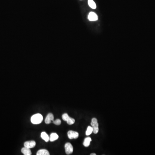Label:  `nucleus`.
<instances>
[{"mask_svg":"<svg viewBox=\"0 0 155 155\" xmlns=\"http://www.w3.org/2000/svg\"><path fill=\"white\" fill-rule=\"evenodd\" d=\"M54 115L52 113H49L45 118V123L46 124H50L51 123V121H54Z\"/></svg>","mask_w":155,"mask_h":155,"instance_id":"obj_8","label":"nucleus"},{"mask_svg":"<svg viewBox=\"0 0 155 155\" xmlns=\"http://www.w3.org/2000/svg\"><path fill=\"white\" fill-rule=\"evenodd\" d=\"M88 19L90 21H95L98 20V15L95 12H91L89 14Z\"/></svg>","mask_w":155,"mask_h":155,"instance_id":"obj_6","label":"nucleus"},{"mask_svg":"<svg viewBox=\"0 0 155 155\" xmlns=\"http://www.w3.org/2000/svg\"><path fill=\"white\" fill-rule=\"evenodd\" d=\"M92 141V139L90 137H87L85 138L83 142V145L85 147H88L90 146V143Z\"/></svg>","mask_w":155,"mask_h":155,"instance_id":"obj_12","label":"nucleus"},{"mask_svg":"<svg viewBox=\"0 0 155 155\" xmlns=\"http://www.w3.org/2000/svg\"><path fill=\"white\" fill-rule=\"evenodd\" d=\"M40 136L46 142H48L50 140L49 136L45 132H42L40 134Z\"/></svg>","mask_w":155,"mask_h":155,"instance_id":"obj_10","label":"nucleus"},{"mask_svg":"<svg viewBox=\"0 0 155 155\" xmlns=\"http://www.w3.org/2000/svg\"><path fill=\"white\" fill-rule=\"evenodd\" d=\"M88 4L89 6L92 9H95L96 8V4L93 0H88Z\"/></svg>","mask_w":155,"mask_h":155,"instance_id":"obj_14","label":"nucleus"},{"mask_svg":"<svg viewBox=\"0 0 155 155\" xmlns=\"http://www.w3.org/2000/svg\"><path fill=\"white\" fill-rule=\"evenodd\" d=\"M21 152L22 153L25 155H32V152L30 148L27 147H24L22 148L21 150Z\"/></svg>","mask_w":155,"mask_h":155,"instance_id":"obj_9","label":"nucleus"},{"mask_svg":"<svg viewBox=\"0 0 155 155\" xmlns=\"http://www.w3.org/2000/svg\"><path fill=\"white\" fill-rule=\"evenodd\" d=\"M91 125L92 127L93 128V133L94 134L98 133L99 132V124L96 118H94L92 119Z\"/></svg>","mask_w":155,"mask_h":155,"instance_id":"obj_2","label":"nucleus"},{"mask_svg":"<svg viewBox=\"0 0 155 155\" xmlns=\"http://www.w3.org/2000/svg\"><path fill=\"white\" fill-rule=\"evenodd\" d=\"M53 122L56 126H59L61 123V121L60 120H59V119H57L55 121H53Z\"/></svg>","mask_w":155,"mask_h":155,"instance_id":"obj_16","label":"nucleus"},{"mask_svg":"<svg viewBox=\"0 0 155 155\" xmlns=\"http://www.w3.org/2000/svg\"><path fill=\"white\" fill-rule=\"evenodd\" d=\"M66 153L67 155H70L73 152V146L70 143H67L65 145Z\"/></svg>","mask_w":155,"mask_h":155,"instance_id":"obj_4","label":"nucleus"},{"mask_svg":"<svg viewBox=\"0 0 155 155\" xmlns=\"http://www.w3.org/2000/svg\"><path fill=\"white\" fill-rule=\"evenodd\" d=\"M36 154L37 155H49L50 154L48 150L45 149H42L39 150Z\"/></svg>","mask_w":155,"mask_h":155,"instance_id":"obj_11","label":"nucleus"},{"mask_svg":"<svg viewBox=\"0 0 155 155\" xmlns=\"http://www.w3.org/2000/svg\"><path fill=\"white\" fill-rule=\"evenodd\" d=\"M93 132V128L89 126H88V127L87 128V130L86 132V135L87 136H89Z\"/></svg>","mask_w":155,"mask_h":155,"instance_id":"obj_15","label":"nucleus"},{"mask_svg":"<svg viewBox=\"0 0 155 155\" xmlns=\"http://www.w3.org/2000/svg\"><path fill=\"white\" fill-rule=\"evenodd\" d=\"M90 155H96V154H94V153H92V154H90Z\"/></svg>","mask_w":155,"mask_h":155,"instance_id":"obj_17","label":"nucleus"},{"mask_svg":"<svg viewBox=\"0 0 155 155\" xmlns=\"http://www.w3.org/2000/svg\"><path fill=\"white\" fill-rule=\"evenodd\" d=\"M43 116L39 113L33 115L31 118V122L32 124H40L43 121Z\"/></svg>","mask_w":155,"mask_h":155,"instance_id":"obj_1","label":"nucleus"},{"mask_svg":"<svg viewBox=\"0 0 155 155\" xmlns=\"http://www.w3.org/2000/svg\"><path fill=\"white\" fill-rule=\"evenodd\" d=\"M62 118L64 121H66L69 125H72L75 122V120L73 118L70 117L67 113H64L62 115Z\"/></svg>","mask_w":155,"mask_h":155,"instance_id":"obj_3","label":"nucleus"},{"mask_svg":"<svg viewBox=\"0 0 155 155\" xmlns=\"http://www.w3.org/2000/svg\"><path fill=\"white\" fill-rule=\"evenodd\" d=\"M79 136V134L77 132L73 130H70L68 132V136L70 139H77Z\"/></svg>","mask_w":155,"mask_h":155,"instance_id":"obj_5","label":"nucleus"},{"mask_svg":"<svg viewBox=\"0 0 155 155\" xmlns=\"http://www.w3.org/2000/svg\"><path fill=\"white\" fill-rule=\"evenodd\" d=\"M59 138V136L57 134L55 133H53L51 134L50 136V140L51 142H53V141L56 140L58 139Z\"/></svg>","mask_w":155,"mask_h":155,"instance_id":"obj_13","label":"nucleus"},{"mask_svg":"<svg viewBox=\"0 0 155 155\" xmlns=\"http://www.w3.org/2000/svg\"><path fill=\"white\" fill-rule=\"evenodd\" d=\"M24 145L25 147H27L28 148H32L34 147L36 145V143L34 140L26 141L24 144Z\"/></svg>","mask_w":155,"mask_h":155,"instance_id":"obj_7","label":"nucleus"}]
</instances>
